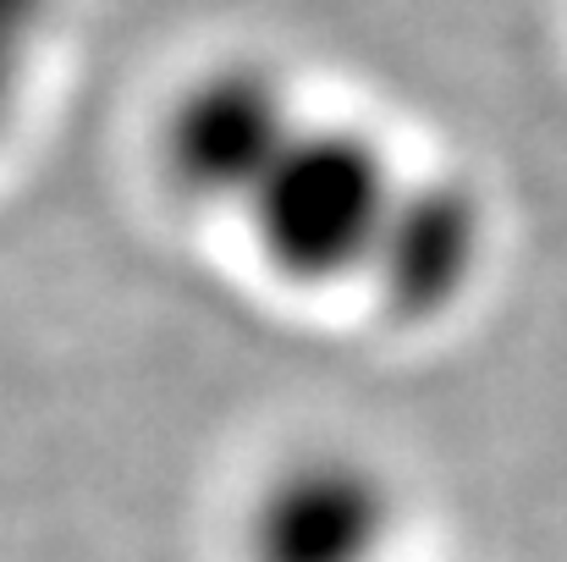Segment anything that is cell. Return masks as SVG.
Segmentation results:
<instances>
[{
    "label": "cell",
    "mask_w": 567,
    "mask_h": 562,
    "mask_svg": "<svg viewBox=\"0 0 567 562\" xmlns=\"http://www.w3.org/2000/svg\"><path fill=\"white\" fill-rule=\"evenodd\" d=\"M50 17H55V0H0V44L28 55Z\"/></svg>",
    "instance_id": "obj_5"
},
{
    "label": "cell",
    "mask_w": 567,
    "mask_h": 562,
    "mask_svg": "<svg viewBox=\"0 0 567 562\" xmlns=\"http://www.w3.org/2000/svg\"><path fill=\"white\" fill-rule=\"evenodd\" d=\"M396 491L353 452H315L265 480L243 524L248 562H385Z\"/></svg>",
    "instance_id": "obj_3"
},
{
    "label": "cell",
    "mask_w": 567,
    "mask_h": 562,
    "mask_svg": "<svg viewBox=\"0 0 567 562\" xmlns=\"http://www.w3.org/2000/svg\"><path fill=\"white\" fill-rule=\"evenodd\" d=\"M303 116L292 111L287 83L270 67L231 61L193 83L166 116V172L198 204L248 210V198L265 187L287 144L298 139Z\"/></svg>",
    "instance_id": "obj_2"
},
{
    "label": "cell",
    "mask_w": 567,
    "mask_h": 562,
    "mask_svg": "<svg viewBox=\"0 0 567 562\" xmlns=\"http://www.w3.org/2000/svg\"><path fill=\"white\" fill-rule=\"evenodd\" d=\"M485 265V204L463 183H402L380 243L364 265L380 304L402 320H435L457 309Z\"/></svg>",
    "instance_id": "obj_4"
},
{
    "label": "cell",
    "mask_w": 567,
    "mask_h": 562,
    "mask_svg": "<svg viewBox=\"0 0 567 562\" xmlns=\"http://www.w3.org/2000/svg\"><path fill=\"white\" fill-rule=\"evenodd\" d=\"M396 187L402 177L370 133L303 122L243 215L276 276L331 287L364 276Z\"/></svg>",
    "instance_id": "obj_1"
},
{
    "label": "cell",
    "mask_w": 567,
    "mask_h": 562,
    "mask_svg": "<svg viewBox=\"0 0 567 562\" xmlns=\"http://www.w3.org/2000/svg\"><path fill=\"white\" fill-rule=\"evenodd\" d=\"M22 78H28V55L11 50V44H0V133L11 127V111L22 100Z\"/></svg>",
    "instance_id": "obj_6"
}]
</instances>
